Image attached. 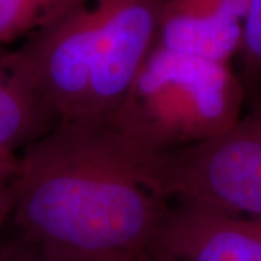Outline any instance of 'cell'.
I'll return each instance as SVG.
<instances>
[{
	"mask_svg": "<svg viewBox=\"0 0 261 261\" xmlns=\"http://www.w3.org/2000/svg\"><path fill=\"white\" fill-rule=\"evenodd\" d=\"M152 155L102 119L58 122L16 159L12 218L23 241L60 261H138L170 203Z\"/></svg>",
	"mask_w": 261,
	"mask_h": 261,
	"instance_id": "6da1fadb",
	"label": "cell"
},
{
	"mask_svg": "<svg viewBox=\"0 0 261 261\" xmlns=\"http://www.w3.org/2000/svg\"><path fill=\"white\" fill-rule=\"evenodd\" d=\"M166 0H83L8 49L57 122L100 119L126 94L159 42Z\"/></svg>",
	"mask_w": 261,
	"mask_h": 261,
	"instance_id": "7a4b0ae2",
	"label": "cell"
},
{
	"mask_svg": "<svg viewBox=\"0 0 261 261\" xmlns=\"http://www.w3.org/2000/svg\"><path fill=\"white\" fill-rule=\"evenodd\" d=\"M231 63L155 44L118 108L100 118L137 148L163 154L212 140L243 116Z\"/></svg>",
	"mask_w": 261,
	"mask_h": 261,
	"instance_id": "3957f363",
	"label": "cell"
},
{
	"mask_svg": "<svg viewBox=\"0 0 261 261\" xmlns=\"http://www.w3.org/2000/svg\"><path fill=\"white\" fill-rule=\"evenodd\" d=\"M151 173L167 200L261 219V103L212 140L154 154Z\"/></svg>",
	"mask_w": 261,
	"mask_h": 261,
	"instance_id": "277c9868",
	"label": "cell"
},
{
	"mask_svg": "<svg viewBox=\"0 0 261 261\" xmlns=\"http://www.w3.org/2000/svg\"><path fill=\"white\" fill-rule=\"evenodd\" d=\"M152 251L176 261H261V219L176 202Z\"/></svg>",
	"mask_w": 261,
	"mask_h": 261,
	"instance_id": "5b68a950",
	"label": "cell"
},
{
	"mask_svg": "<svg viewBox=\"0 0 261 261\" xmlns=\"http://www.w3.org/2000/svg\"><path fill=\"white\" fill-rule=\"evenodd\" d=\"M250 0H166L159 44L231 63L238 54Z\"/></svg>",
	"mask_w": 261,
	"mask_h": 261,
	"instance_id": "8992f818",
	"label": "cell"
},
{
	"mask_svg": "<svg viewBox=\"0 0 261 261\" xmlns=\"http://www.w3.org/2000/svg\"><path fill=\"white\" fill-rule=\"evenodd\" d=\"M57 119L0 48V157L18 159L32 142L56 126Z\"/></svg>",
	"mask_w": 261,
	"mask_h": 261,
	"instance_id": "52a82bcc",
	"label": "cell"
},
{
	"mask_svg": "<svg viewBox=\"0 0 261 261\" xmlns=\"http://www.w3.org/2000/svg\"><path fill=\"white\" fill-rule=\"evenodd\" d=\"M83 0H0V45L23 42L74 10Z\"/></svg>",
	"mask_w": 261,
	"mask_h": 261,
	"instance_id": "ba28073f",
	"label": "cell"
},
{
	"mask_svg": "<svg viewBox=\"0 0 261 261\" xmlns=\"http://www.w3.org/2000/svg\"><path fill=\"white\" fill-rule=\"evenodd\" d=\"M235 58L240 67L237 74L245 92V105L255 106L261 103V0H250L241 45Z\"/></svg>",
	"mask_w": 261,
	"mask_h": 261,
	"instance_id": "9c48e42d",
	"label": "cell"
},
{
	"mask_svg": "<svg viewBox=\"0 0 261 261\" xmlns=\"http://www.w3.org/2000/svg\"><path fill=\"white\" fill-rule=\"evenodd\" d=\"M9 261H60L48 255L47 252L41 251L39 248L31 245L28 243L18 244L15 245V250L10 255Z\"/></svg>",
	"mask_w": 261,
	"mask_h": 261,
	"instance_id": "30bf717a",
	"label": "cell"
},
{
	"mask_svg": "<svg viewBox=\"0 0 261 261\" xmlns=\"http://www.w3.org/2000/svg\"><path fill=\"white\" fill-rule=\"evenodd\" d=\"M13 209V187L10 185L0 186V228L9 219Z\"/></svg>",
	"mask_w": 261,
	"mask_h": 261,
	"instance_id": "8fae6325",
	"label": "cell"
},
{
	"mask_svg": "<svg viewBox=\"0 0 261 261\" xmlns=\"http://www.w3.org/2000/svg\"><path fill=\"white\" fill-rule=\"evenodd\" d=\"M16 173V160L0 157V186L10 185Z\"/></svg>",
	"mask_w": 261,
	"mask_h": 261,
	"instance_id": "7c38bea8",
	"label": "cell"
},
{
	"mask_svg": "<svg viewBox=\"0 0 261 261\" xmlns=\"http://www.w3.org/2000/svg\"><path fill=\"white\" fill-rule=\"evenodd\" d=\"M138 261H176V260H173V258H170V257L164 255V254H160V252L157 251H151L148 252L147 255H144V257Z\"/></svg>",
	"mask_w": 261,
	"mask_h": 261,
	"instance_id": "4fadbf2b",
	"label": "cell"
},
{
	"mask_svg": "<svg viewBox=\"0 0 261 261\" xmlns=\"http://www.w3.org/2000/svg\"><path fill=\"white\" fill-rule=\"evenodd\" d=\"M15 245H0V261H9Z\"/></svg>",
	"mask_w": 261,
	"mask_h": 261,
	"instance_id": "5bb4252c",
	"label": "cell"
}]
</instances>
